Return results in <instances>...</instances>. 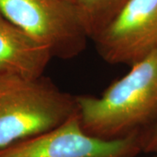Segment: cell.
<instances>
[{
    "label": "cell",
    "instance_id": "9",
    "mask_svg": "<svg viewBox=\"0 0 157 157\" xmlns=\"http://www.w3.org/2000/svg\"><path fill=\"white\" fill-rule=\"evenodd\" d=\"M154 157H157V154H156V155H155V156H154Z\"/></svg>",
    "mask_w": 157,
    "mask_h": 157
},
{
    "label": "cell",
    "instance_id": "8",
    "mask_svg": "<svg viewBox=\"0 0 157 157\" xmlns=\"http://www.w3.org/2000/svg\"><path fill=\"white\" fill-rule=\"evenodd\" d=\"M143 151L157 152V122L151 128L142 132Z\"/></svg>",
    "mask_w": 157,
    "mask_h": 157
},
{
    "label": "cell",
    "instance_id": "2",
    "mask_svg": "<svg viewBox=\"0 0 157 157\" xmlns=\"http://www.w3.org/2000/svg\"><path fill=\"white\" fill-rule=\"evenodd\" d=\"M77 111L76 95L44 75L0 78V149L54 128Z\"/></svg>",
    "mask_w": 157,
    "mask_h": 157
},
{
    "label": "cell",
    "instance_id": "5",
    "mask_svg": "<svg viewBox=\"0 0 157 157\" xmlns=\"http://www.w3.org/2000/svg\"><path fill=\"white\" fill-rule=\"evenodd\" d=\"M93 41L108 64L142 60L157 49V0H129Z\"/></svg>",
    "mask_w": 157,
    "mask_h": 157
},
{
    "label": "cell",
    "instance_id": "3",
    "mask_svg": "<svg viewBox=\"0 0 157 157\" xmlns=\"http://www.w3.org/2000/svg\"><path fill=\"white\" fill-rule=\"evenodd\" d=\"M0 13L52 58L72 59L84 52L89 39L69 0H0Z\"/></svg>",
    "mask_w": 157,
    "mask_h": 157
},
{
    "label": "cell",
    "instance_id": "4",
    "mask_svg": "<svg viewBox=\"0 0 157 157\" xmlns=\"http://www.w3.org/2000/svg\"><path fill=\"white\" fill-rule=\"evenodd\" d=\"M142 151V133L100 139L83 129L77 111L54 128L0 149V157H135Z\"/></svg>",
    "mask_w": 157,
    "mask_h": 157
},
{
    "label": "cell",
    "instance_id": "6",
    "mask_svg": "<svg viewBox=\"0 0 157 157\" xmlns=\"http://www.w3.org/2000/svg\"><path fill=\"white\" fill-rule=\"evenodd\" d=\"M52 56L0 13V78H36L43 76Z\"/></svg>",
    "mask_w": 157,
    "mask_h": 157
},
{
    "label": "cell",
    "instance_id": "7",
    "mask_svg": "<svg viewBox=\"0 0 157 157\" xmlns=\"http://www.w3.org/2000/svg\"><path fill=\"white\" fill-rule=\"evenodd\" d=\"M91 40L117 15L129 0H69Z\"/></svg>",
    "mask_w": 157,
    "mask_h": 157
},
{
    "label": "cell",
    "instance_id": "1",
    "mask_svg": "<svg viewBox=\"0 0 157 157\" xmlns=\"http://www.w3.org/2000/svg\"><path fill=\"white\" fill-rule=\"evenodd\" d=\"M81 126L92 136L116 140L157 122V49L130 67L101 95H76Z\"/></svg>",
    "mask_w": 157,
    "mask_h": 157
}]
</instances>
